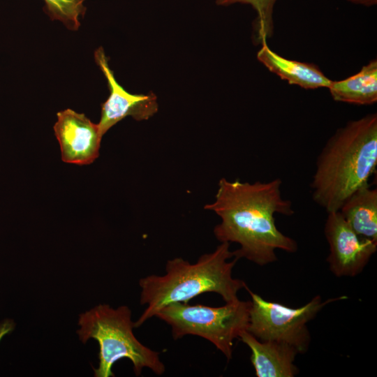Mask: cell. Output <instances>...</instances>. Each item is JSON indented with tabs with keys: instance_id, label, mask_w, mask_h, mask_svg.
Wrapping results in <instances>:
<instances>
[{
	"instance_id": "5",
	"label": "cell",
	"mask_w": 377,
	"mask_h": 377,
	"mask_svg": "<svg viewBox=\"0 0 377 377\" xmlns=\"http://www.w3.org/2000/svg\"><path fill=\"white\" fill-rule=\"evenodd\" d=\"M250 307L251 300L239 299L221 306L176 302L164 306L155 316L170 326L174 339L186 335L202 337L230 360L234 340L247 330Z\"/></svg>"
},
{
	"instance_id": "13",
	"label": "cell",
	"mask_w": 377,
	"mask_h": 377,
	"mask_svg": "<svg viewBox=\"0 0 377 377\" xmlns=\"http://www.w3.org/2000/svg\"><path fill=\"white\" fill-rule=\"evenodd\" d=\"M336 101L371 105L377 101V60H371L356 74L342 80H332L328 87Z\"/></svg>"
},
{
	"instance_id": "14",
	"label": "cell",
	"mask_w": 377,
	"mask_h": 377,
	"mask_svg": "<svg viewBox=\"0 0 377 377\" xmlns=\"http://www.w3.org/2000/svg\"><path fill=\"white\" fill-rule=\"evenodd\" d=\"M277 0H216L219 6H230L239 3L251 5L257 13L254 24L255 38L257 44L267 42L273 34V10Z\"/></svg>"
},
{
	"instance_id": "15",
	"label": "cell",
	"mask_w": 377,
	"mask_h": 377,
	"mask_svg": "<svg viewBox=\"0 0 377 377\" xmlns=\"http://www.w3.org/2000/svg\"><path fill=\"white\" fill-rule=\"evenodd\" d=\"M85 0H44L47 13L52 20H59L71 30H77L79 17L83 16Z\"/></svg>"
},
{
	"instance_id": "17",
	"label": "cell",
	"mask_w": 377,
	"mask_h": 377,
	"mask_svg": "<svg viewBox=\"0 0 377 377\" xmlns=\"http://www.w3.org/2000/svg\"><path fill=\"white\" fill-rule=\"evenodd\" d=\"M348 1L353 3L361 4L365 6H371L377 3V0H348Z\"/></svg>"
},
{
	"instance_id": "10",
	"label": "cell",
	"mask_w": 377,
	"mask_h": 377,
	"mask_svg": "<svg viewBox=\"0 0 377 377\" xmlns=\"http://www.w3.org/2000/svg\"><path fill=\"white\" fill-rule=\"evenodd\" d=\"M239 339L251 350V362L258 377H293L299 369L295 364L297 350L274 341H260L247 330Z\"/></svg>"
},
{
	"instance_id": "11",
	"label": "cell",
	"mask_w": 377,
	"mask_h": 377,
	"mask_svg": "<svg viewBox=\"0 0 377 377\" xmlns=\"http://www.w3.org/2000/svg\"><path fill=\"white\" fill-rule=\"evenodd\" d=\"M257 58L282 80L306 89L328 88L332 82L316 66L284 58L269 49L266 42L262 44Z\"/></svg>"
},
{
	"instance_id": "16",
	"label": "cell",
	"mask_w": 377,
	"mask_h": 377,
	"mask_svg": "<svg viewBox=\"0 0 377 377\" xmlns=\"http://www.w3.org/2000/svg\"><path fill=\"white\" fill-rule=\"evenodd\" d=\"M15 327V323L13 320L6 319L0 323V342L2 339L10 333Z\"/></svg>"
},
{
	"instance_id": "1",
	"label": "cell",
	"mask_w": 377,
	"mask_h": 377,
	"mask_svg": "<svg viewBox=\"0 0 377 377\" xmlns=\"http://www.w3.org/2000/svg\"><path fill=\"white\" fill-rule=\"evenodd\" d=\"M281 184L279 178L253 183L219 180L214 201L205 209L221 219L214 228L216 239L239 244L234 257L263 266L277 260V249L297 251V242L282 233L275 223V214H294L291 201L282 196Z\"/></svg>"
},
{
	"instance_id": "7",
	"label": "cell",
	"mask_w": 377,
	"mask_h": 377,
	"mask_svg": "<svg viewBox=\"0 0 377 377\" xmlns=\"http://www.w3.org/2000/svg\"><path fill=\"white\" fill-rule=\"evenodd\" d=\"M324 233L329 245L330 270L337 277L360 274L377 251V241L357 235L341 213H327Z\"/></svg>"
},
{
	"instance_id": "3",
	"label": "cell",
	"mask_w": 377,
	"mask_h": 377,
	"mask_svg": "<svg viewBox=\"0 0 377 377\" xmlns=\"http://www.w3.org/2000/svg\"><path fill=\"white\" fill-rule=\"evenodd\" d=\"M230 244L221 242L214 251L200 256L194 263L180 257L168 260L164 274L140 279V304L147 307L134 327L141 326L170 304L187 303L202 293H216L225 302L239 299V290L246 284L232 276L233 267L239 259L234 257Z\"/></svg>"
},
{
	"instance_id": "4",
	"label": "cell",
	"mask_w": 377,
	"mask_h": 377,
	"mask_svg": "<svg viewBox=\"0 0 377 377\" xmlns=\"http://www.w3.org/2000/svg\"><path fill=\"white\" fill-rule=\"evenodd\" d=\"M76 331L79 339L85 343L95 339L99 345L98 366L94 369L95 377L114 376L112 366L118 360L128 359L135 376L147 368L158 376L164 374L165 367L159 353L143 345L133 333L134 323L127 306L116 309L108 304H98L79 315Z\"/></svg>"
},
{
	"instance_id": "9",
	"label": "cell",
	"mask_w": 377,
	"mask_h": 377,
	"mask_svg": "<svg viewBox=\"0 0 377 377\" xmlns=\"http://www.w3.org/2000/svg\"><path fill=\"white\" fill-rule=\"evenodd\" d=\"M57 116L54 131L62 161L79 165L92 163L99 156L103 138L98 124L71 109L60 111Z\"/></svg>"
},
{
	"instance_id": "2",
	"label": "cell",
	"mask_w": 377,
	"mask_h": 377,
	"mask_svg": "<svg viewBox=\"0 0 377 377\" xmlns=\"http://www.w3.org/2000/svg\"><path fill=\"white\" fill-rule=\"evenodd\" d=\"M377 165V114L350 121L328 140L311 182L313 201L327 213L369 184Z\"/></svg>"
},
{
	"instance_id": "8",
	"label": "cell",
	"mask_w": 377,
	"mask_h": 377,
	"mask_svg": "<svg viewBox=\"0 0 377 377\" xmlns=\"http://www.w3.org/2000/svg\"><path fill=\"white\" fill-rule=\"evenodd\" d=\"M94 58L107 80L110 89L108 99L101 105V119L98 124L103 136L114 125L128 116L142 121L149 119L157 112V98L154 93L131 94L117 82L103 47H100L95 51Z\"/></svg>"
},
{
	"instance_id": "6",
	"label": "cell",
	"mask_w": 377,
	"mask_h": 377,
	"mask_svg": "<svg viewBox=\"0 0 377 377\" xmlns=\"http://www.w3.org/2000/svg\"><path fill=\"white\" fill-rule=\"evenodd\" d=\"M245 288L251 298L246 330L260 341L287 343L298 353L307 352L311 342L307 323L326 305L347 299L343 295L323 301L320 295H316L304 305L291 308L266 300L247 286Z\"/></svg>"
},
{
	"instance_id": "12",
	"label": "cell",
	"mask_w": 377,
	"mask_h": 377,
	"mask_svg": "<svg viewBox=\"0 0 377 377\" xmlns=\"http://www.w3.org/2000/svg\"><path fill=\"white\" fill-rule=\"evenodd\" d=\"M339 212L359 235L377 241V189L369 184L352 193Z\"/></svg>"
}]
</instances>
